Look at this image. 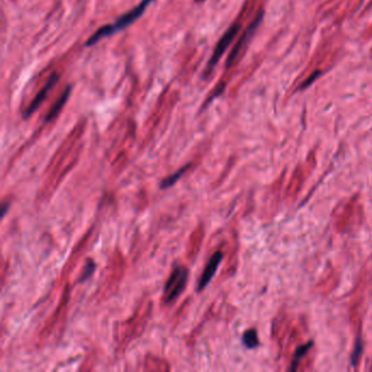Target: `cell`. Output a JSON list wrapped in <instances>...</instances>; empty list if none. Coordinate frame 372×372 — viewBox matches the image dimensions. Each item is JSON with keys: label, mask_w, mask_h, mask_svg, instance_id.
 I'll return each mask as SVG.
<instances>
[{"label": "cell", "mask_w": 372, "mask_h": 372, "mask_svg": "<svg viewBox=\"0 0 372 372\" xmlns=\"http://www.w3.org/2000/svg\"><path fill=\"white\" fill-rule=\"evenodd\" d=\"M189 276V271L183 265H176L171 276L167 280L164 287V301L171 304L179 297L185 289Z\"/></svg>", "instance_id": "cell-2"}, {"label": "cell", "mask_w": 372, "mask_h": 372, "mask_svg": "<svg viewBox=\"0 0 372 372\" xmlns=\"http://www.w3.org/2000/svg\"><path fill=\"white\" fill-rule=\"evenodd\" d=\"M263 14H264L263 11L259 12L257 17L254 18V20L251 22V24H250V26L246 29V31L244 32V34L240 36V38L238 39V42L236 43V45L234 46V48L231 50L227 60H226V68H229L231 64L235 62L236 58L238 57V55L240 54V51L249 42V39L254 35L255 31L259 29V26H260L261 22H262Z\"/></svg>", "instance_id": "cell-4"}, {"label": "cell", "mask_w": 372, "mask_h": 372, "mask_svg": "<svg viewBox=\"0 0 372 372\" xmlns=\"http://www.w3.org/2000/svg\"><path fill=\"white\" fill-rule=\"evenodd\" d=\"M94 271H95V263L92 260H88L87 263H86V265L84 266L83 273H82V275H81V278L79 280V282L80 283H83L87 278H90L91 275L94 273Z\"/></svg>", "instance_id": "cell-12"}, {"label": "cell", "mask_w": 372, "mask_h": 372, "mask_svg": "<svg viewBox=\"0 0 372 372\" xmlns=\"http://www.w3.org/2000/svg\"><path fill=\"white\" fill-rule=\"evenodd\" d=\"M190 166H191L190 164L185 165V166L181 167V168L179 169V171H177V172H175L174 174H172L171 176H168V177L164 178V179L161 180V182L159 183V188H160L161 190L171 188L172 185H174V184H175L178 180L180 179V177H181V176L185 173V171H187V169H189V168H190Z\"/></svg>", "instance_id": "cell-8"}, {"label": "cell", "mask_w": 372, "mask_h": 372, "mask_svg": "<svg viewBox=\"0 0 372 372\" xmlns=\"http://www.w3.org/2000/svg\"><path fill=\"white\" fill-rule=\"evenodd\" d=\"M239 30H240V24L234 23L232 26H230V28L225 32V34L222 36L220 42L217 43L212 57L210 58V60L207 62V66L205 68V76H208L210 74H211L212 70L217 64V62L220 61V59L222 58V56L224 55L226 50H227L228 46L231 44L234 38L237 36Z\"/></svg>", "instance_id": "cell-3"}, {"label": "cell", "mask_w": 372, "mask_h": 372, "mask_svg": "<svg viewBox=\"0 0 372 372\" xmlns=\"http://www.w3.org/2000/svg\"><path fill=\"white\" fill-rule=\"evenodd\" d=\"M152 2H154V0H142V2L136 7H134L131 11H129L128 13L121 15V17L116 22L99 29L90 38H88L85 45L93 46L98 42H100L101 39H103L105 37H108L112 34H116L119 31L125 30L126 28H128L130 24H132L134 21H136L141 17V15L144 13L145 9H147V7L149 5H151Z\"/></svg>", "instance_id": "cell-1"}, {"label": "cell", "mask_w": 372, "mask_h": 372, "mask_svg": "<svg viewBox=\"0 0 372 372\" xmlns=\"http://www.w3.org/2000/svg\"><path fill=\"white\" fill-rule=\"evenodd\" d=\"M312 345H313V342H309V343H307L306 345L298 347V348L295 352V355H294V360L292 361V366H290V368H289L290 371H296L297 370L299 362H300V359L304 357V356L307 353H308V351L311 348Z\"/></svg>", "instance_id": "cell-9"}, {"label": "cell", "mask_w": 372, "mask_h": 372, "mask_svg": "<svg viewBox=\"0 0 372 372\" xmlns=\"http://www.w3.org/2000/svg\"><path fill=\"white\" fill-rule=\"evenodd\" d=\"M321 74H322V72H321L320 70L314 71L313 74L311 75V77H309L308 79H307V81H306V82L303 84V86H300V88H303V90H304V88L308 87L310 84H312V83L314 82V80H317V79H318V77H320V76H321Z\"/></svg>", "instance_id": "cell-13"}, {"label": "cell", "mask_w": 372, "mask_h": 372, "mask_svg": "<svg viewBox=\"0 0 372 372\" xmlns=\"http://www.w3.org/2000/svg\"><path fill=\"white\" fill-rule=\"evenodd\" d=\"M70 93H71V86H67L66 90H64L63 93L60 95V98L58 99V101L54 104V106L52 107L50 112L47 114V117H46V120H45L46 123H50V121H52L56 116L59 114V111L63 107V105L67 103L69 96H70Z\"/></svg>", "instance_id": "cell-7"}, {"label": "cell", "mask_w": 372, "mask_h": 372, "mask_svg": "<svg viewBox=\"0 0 372 372\" xmlns=\"http://www.w3.org/2000/svg\"><path fill=\"white\" fill-rule=\"evenodd\" d=\"M222 260H223V253L221 251H216L211 257L210 261L205 265L203 273H202V275H201V278H200L199 284H198V292L203 290L208 285V283L212 281V278L215 275V273H216V271L218 269V266H220Z\"/></svg>", "instance_id": "cell-5"}, {"label": "cell", "mask_w": 372, "mask_h": 372, "mask_svg": "<svg viewBox=\"0 0 372 372\" xmlns=\"http://www.w3.org/2000/svg\"><path fill=\"white\" fill-rule=\"evenodd\" d=\"M57 81H58V75L57 74H53L51 76V78L48 79L46 84L43 86L42 90H40L37 93V95L35 96V99L31 102V104L29 105V107L27 108V110L24 111V118H29L40 106V104H42L43 101L46 99V96L48 95V93L51 92V90L55 86V84L57 83Z\"/></svg>", "instance_id": "cell-6"}, {"label": "cell", "mask_w": 372, "mask_h": 372, "mask_svg": "<svg viewBox=\"0 0 372 372\" xmlns=\"http://www.w3.org/2000/svg\"><path fill=\"white\" fill-rule=\"evenodd\" d=\"M242 344H244L248 350H253L259 345V338L257 331L251 329L248 330L242 335Z\"/></svg>", "instance_id": "cell-10"}, {"label": "cell", "mask_w": 372, "mask_h": 372, "mask_svg": "<svg viewBox=\"0 0 372 372\" xmlns=\"http://www.w3.org/2000/svg\"><path fill=\"white\" fill-rule=\"evenodd\" d=\"M204 0H197V3H203Z\"/></svg>", "instance_id": "cell-14"}, {"label": "cell", "mask_w": 372, "mask_h": 372, "mask_svg": "<svg viewBox=\"0 0 372 372\" xmlns=\"http://www.w3.org/2000/svg\"><path fill=\"white\" fill-rule=\"evenodd\" d=\"M361 353H362V342H361V338L358 337L357 339H356L355 350H354V353H353V356H352V366L353 367L357 366V362L359 360Z\"/></svg>", "instance_id": "cell-11"}]
</instances>
